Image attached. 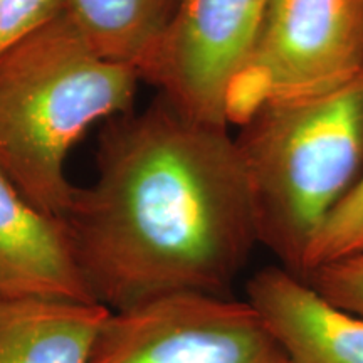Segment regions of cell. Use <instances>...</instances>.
Wrapping results in <instances>:
<instances>
[{"instance_id":"6","label":"cell","mask_w":363,"mask_h":363,"mask_svg":"<svg viewBox=\"0 0 363 363\" xmlns=\"http://www.w3.org/2000/svg\"><path fill=\"white\" fill-rule=\"evenodd\" d=\"M362 72L363 0H269L235 89L252 88L240 116L254 103L318 96Z\"/></svg>"},{"instance_id":"13","label":"cell","mask_w":363,"mask_h":363,"mask_svg":"<svg viewBox=\"0 0 363 363\" xmlns=\"http://www.w3.org/2000/svg\"><path fill=\"white\" fill-rule=\"evenodd\" d=\"M65 7L66 0H0V59Z\"/></svg>"},{"instance_id":"11","label":"cell","mask_w":363,"mask_h":363,"mask_svg":"<svg viewBox=\"0 0 363 363\" xmlns=\"http://www.w3.org/2000/svg\"><path fill=\"white\" fill-rule=\"evenodd\" d=\"M363 252V179L335 208L305 261V274L326 262Z\"/></svg>"},{"instance_id":"9","label":"cell","mask_w":363,"mask_h":363,"mask_svg":"<svg viewBox=\"0 0 363 363\" xmlns=\"http://www.w3.org/2000/svg\"><path fill=\"white\" fill-rule=\"evenodd\" d=\"M108 315L98 303L0 298V363H89Z\"/></svg>"},{"instance_id":"4","label":"cell","mask_w":363,"mask_h":363,"mask_svg":"<svg viewBox=\"0 0 363 363\" xmlns=\"http://www.w3.org/2000/svg\"><path fill=\"white\" fill-rule=\"evenodd\" d=\"M89 363H288L257 311L229 296L180 293L110 311Z\"/></svg>"},{"instance_id":"2","label":"cell","mask_w":363,"mask_h":363,"mask_svg":"<svg viewBox=\"0 0 363 363\" xmlns=\"http://www.w3.org/2000/svg\"><path fill=\"white\" fill-rule=\"evenodd\" d=\"M140 83L133 67L91 49L65 7L0 59V170L61 220L76 190L72 147L98 121L130 113Z\"/></svg>"},{"instance_id":"8","label":"cell","mask_w":363,"mask_h":363,"mask_svg":"<svg viewBox=\"0 0 363 363\" xmlns=\"http://www.w3.org/2000/svg\"><path fill=\"white\" fill-rule=\"evenodd\" d=\"M0 298L94 303L62 222L35 208L0 170Z\"/></svg>"},{"instance_id":"7","label":"cell","mask_w":363,"mask_h":363,"mask_svg":"<svg viewBox=\"0 0 363 363\" xmlns=\"http://www.w3.org/2000/svg\"><path fill=\"white\" fill-rule=\"evenodd\" d=\"M246 293L288 363H363V316L330 303L306 279L267 266Z\"/></svg>"},{"instance_id":"10","label":"cell","mask_w":363,"mask_h":363,"mask_svg":"<svg viewBox=\"0 0 363 363\" xmlns=\"http://www.w3.org/2000/svg\"><path fill=\"white\" fill-rule=\"evenodd\" d=\"M179 0H66L94 52L138 71L140 78L169 27Z\"/></svg>"},{"instance_id":"3","label":"cell","mask_w":363,"mask_h":363,"mask_svg":"<svg viewBox=\"0 0 363 363\" xmlns=\"http://www.w3.org/2000/svg\"><path fill=\"white\" fill-rule=\"evenodd\" d=\"M234 140L257 240L303 278L318 234L363 179V72L318 96L254 103Z\"/></svg>"},{"instance_id":"12","label":"cell","mask_w":363,"mask_h":363,"mask_svg":"<svg viewBox=\"0 0 363 363\" xmlns=\"http://www.w3.org/2000/svg\"><path fill=\"white\" fill-rule=\"evenodd\" d=\"M303 279L330 303L363 316V252L326 262Z\"/></svg>"},{"instance_id":"1","label":"cell","mask_w":363,"mask_h":363,"mask_svg":"<svg viewBox=\"0 0 363 363\" xmlns=\"http://www.w3.org/2000/svg\"><path fill=\"white\" fill-rule=\"evenodd\" d=\"M61 222L91 298L110 311L180 293L229 296L259 246L229 128L162 96L111 118L94 184L76 187Z\"/></svg>"},{"instance_id":"5","label":"cell","mask_w":363,"mask_h":363,"mask_svg":"<svg viewBox=\"0 0 363 363\" xmlns=\"http://www.w3.org/2000/svg\"><path fill=\"white\" fill-rule=\"evenodd\" d=\"M269 0H179L142 72L175 110L229 128L235 89L246 71Z\"/></svg>"}]
</instances>
